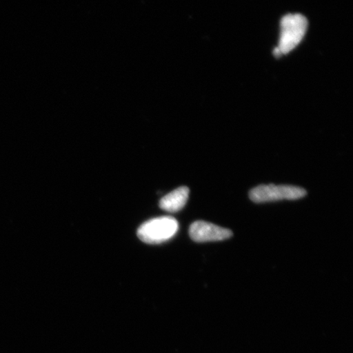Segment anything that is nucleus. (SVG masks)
Masks as SVG:
<instances>
[{
    "label": "nucleus",
    "mask_w": 353,
    "mask_h": 353,
    "mask_svg": "<svg viewBox=\"0 0 353 353\" xmlns=\"http://www.w3.org/2000/svg\"><path fill=\"white\" fill-rule=\"evenodd\" d=\"M307 24L306 17L299 13L286 15L281 19V37L277 48L282 55L289 54L302 41Z\"/></svg>",
    "instance_id": "1"
},
{
    "label": "nucleus",
    "mask_w": 353,
    "mask_h": 353,
    "mask_svg": "<svg viewBox=\"0 0 353 353\" xmlns=\"http://www.w3.org/2000/svg\"><path fill=\"white\" fill-rule=\"evenodd\" d=\"M178 230V221L169 216H163L141 225L138 236L141 241L148 244H160L174 237Z\"/></svg>",
    "instance_id": "2"
},
{
    "label": "nucleus",
    "mask_w": 353,
    "mask_h": 353,
    "mask_svg": "<svg viewBox=\"0 0 353 353\" xmlns=\"http://www.w3.org/2000/svg\"><path fill=\"white\" fill-rule=\"evenodd\" d=\"M307 195L305 189L294 186H276V185H261L250 192V200L255 203L276 201L281 200H298Z\"/></svg>",
    "instance_id": "3"
},
{
    "label": "nucleus",
    "mask_w": 353,
    "mask_h": 353,
    "mask_svg": "<svg viewBox=\"0 0 353 353\" xmlns=\"http://www.w3.org/2000/svg\"><path fill=\"white\" fill-rule=\"evenodd\" d=\"M189 234L196 242L224 241L232 236V232L229 229L204 221L193 223L190 227Z\"/></svg>",
    "instance_id": "4"
},
{
    "label": "nucleus",
    "mask_w": 353,
    "mask_h": 353,
    "mask_svg": "<svg viewBox=\"0 0 353 353\" xmlns=\"http://www.w3.org/2000/svg\"><path fill=\"white\" fill-rule=\"evenodd\" d=\"M189 197V189L181 187L161 198L160 207L163 210L175 213L183 208Z\"/></svg>",
    "instance_id": "5"
}]
</instances>
